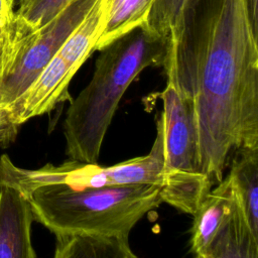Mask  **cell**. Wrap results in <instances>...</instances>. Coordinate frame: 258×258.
I'll use <instances>...</instances> for the list:
<instances>
[{
	"mask_svg": "<svg viewBox=\"0 0 258 258\" xmlns=\"http://www.w3.org/2000/svg\"><path fill=\"white\" fill-rule=\"evenodd\" d=\"M74 0H21L16 15L36 31L51 20Z\"/></svg>",
	"mask_w": 258,
	"mask_h": 258,
	"instance_id": "cell-16",
	"label": "cell"
},
{
	"mask_svg": "<svg viewBox=\"0 0 258 258\" xmlns=\"http://www.w3.org/2000/svg\"><path fill=\"white\" fill-rule=\"evenodd\" d=\"M34 221L58 236L128 238L133 227L162 203L156 184L75 187L48 183L14 187Z\"/></svg>",
	"mask_w": 258,
	"mask_h": 258,
	"instance_id": "cell-3",
	"label": "cell"
},
{
	"mask_svg": "<svg viewBox=\"0 0 258 258\" xmlns=\"http://www.w3.org/2000/svg\"><path fill=\"white\" fill-rule=\"evenodd\" d=\"M53 258H137L128 238L56 237Z\"/></svg>",
	"mask_w": 258,
	"mask_h": 258,
	"instance_id": "cell-13",
	"label": "cell"
},
{
	"mask_svg": "<svg viewBox=\"0 0 258 258\" xmlns=\"http://www.w3.org/2000/svg\"><path fill=\"white\" fill-rule=\"evenodd\" d=\"M227 177L249 227L258 237V146L236 149Z\"/></svg>",
	"mask_w": 258,
	"mask_h": 258,
	"instance_id": "cell-10",
	"label": "cell"
},
{
	"mask_svg": "<svg viewBox=\"0 0 258 258\" xmlns=\"http://www.w3.org/2000/svg\"><path fill=\"white\" fill-rule=\"evenodd\" d=\"M13 6L14 0H0V23L8 21L14 16Z\"/></svg>",
	"mask_w": 258,
	"mask_h": 258,
	"instance_id": "cell-18",
	"label": "cell"
},
{
	"mask_svg": "<svg viewBox=\"0 0 258 258\" xmlns=\"http://www.w3.org/2000/svg\"><path fill=\"white\" fill-rule=\"evenodd\" d=\"M32 32L16 13L0 23V86L13 71Z\"/></svg>",
	"mask_w": 258,
	"mask_h": 258,
	"instance_id": "cell-14",
	"label": "cell"
},
{
	"mask_svg": "<svg viewBox=\"0 0 258 258\" xmlns=\"http://www.w3.org/2000/svg\"><path fill=\"white\" fill-rule=\"evenodd\" d=\"M257 32L249 0H188L166 41L167 84L194 107L213 186L232 151L258 146Z\"/></svg>",
	"mask_w": 258,
	"mask_h": 258,
	"instance_id": "cell-1",
	"label": "cell"
},
{
	"mask_svg": "<svg viewBox=\"0 0 258 258\" xmlns=\"http://www.w3.org/2000/svg\"><path fill=\"white\" fill-rule=\"evenodd\" d=\"M188 0H154L145 27L166 44Z\"/></svg>",
	"mask_w": 258,
	"mask_h": 258,
	"instance_id": "cell-15",
	"label": "cell"
},
{
	"mask_svg": "<svg viewBox=\"0 0 258 258\" xmlns=\"http://www.w3.org/2000/svg\"><path fill=\"white\" fill-rule=\"evenodd\" d=\"M154 0H106L101 33L95 49H103L116 39L146 24Z\"/></svg>",
	"mask_w": 258,
	"mask_h": 258,
	"instance_id": "cell-12",
	"label": "cell"
},
{
	"mask_svg": "<svg viewBox=\"0 0 258 258\" xmlns=\"http://www.w3.org/2000/svg\"><path fill=\"white\" fill-rule=\"evenodd\" d=\"M96 1L74 0L41 28L32 32L13 71L0 86V105H11L28 89Z\"/></svg>",
	"mask_w": 258,
	"mask_h": 258,
	"instance_id": "cell-7",
	"label": "cell"
},
{
	"mask_svg": "<svg viewBox=\"0 0 258 258\" xmlns=\"http://www.w3.org/2000/svg\"><path fill=\"white\" fill-rule=\"evenodd\" d=\"M234 205V192L228 177L223 178L204 198L192 214L189 247L196 256L203 255L223 225L229 219Z\"/></svg>",
	"mask_w": 258,
	"mask_h": 258,
	"instance_id": "cell-9",
	"label": "cell"
},
{
	"mask_svg": "<svg viewBox=\"0 0 258 258\" xmlns=\"http://www.w3.org/2000/svg\"><path fill=\"white\" fill-rule=\"evenodd\" d=\"M33 221L26 199L14 187L0 184V258H36L31 242Z\"/></svg>",
	"mask_w": 258,
	"mask_h": 258,
	"instance_id": "cell-8",
	"label": "cell"
},
{
	"mask_svg": "<svg viewBox=\"0 0 258 258\" xmlns=\"http://www.w3.org/2000/svg\"><path fill=\"white\" fill-rule=\"evenodd\" d=\"M106 9V0H97L79 26L71 33L36 80L9 109L16 123L50 112L68 98V87L89 55L96 50Z\"/></svg>",
	"mask_w": 258,
	"mask_h": 258,
	"instance_id": "cell-6",
	"label": "cell"
},
{
	"mask_svg": "<svg viewBox=\"0 0 258 258\" xmlns=\"http://www.w3.org/2000/svg\"><path fill=\"white\" fill-rule=\"evenodd\" d=\"M250 2V9H251V14H252V18L253 21L255 23V25L258 26V11H257V0H249Z\"/></svg>",
	"mask_w": 258,
	"mask_h": 258,
	"instance_id": "cell-19",
	"label": "cell"
},
{
	"mask_svg": "<svg viewBox=\"0 0 258 258\" xmlns=\"http://www.w3.org/2000/svg\"><path fill=\"white\" fill-rule=\"evenodd\" d=\"M166 44L145 25L105 46L90 83L74 99L63 121L69 159L97 163L118 105L146 68L162 64Z\"/></svg>",
	"mask_w": 258,
	"mask_h": 258,
	"instance_id": "cell-2",
	"label": "cell"
},
{
	"mask_svg": "<svg viewBox=\"0 0 258 258\" xmlns=\"http://www.w3.org/2000/svg\"><path fill=\"white\" fill-rule=\"evenodd\" d=\"M20 125L13 119L8 106L0 105V147H6L14 141Z\"/></svg>",
	"mask_w": 258,
	"mask_h": 258,
	"instance_id": "cell-17",
	"label": "cell"
},
{
	"mask_svg": "<svg viewBox=\"0 0 258 258\" xmlns=\"http://www.w3.org/2000/svg\"><path fill=\"white\" fill-rule=\"evenodd\" d=\"M195 258H199V257H198V256H195Z\"/></svg>",
	"mask_w": 258,
	"mask_h": 258,
	"instance_id": "cell-20",
	"label": "cell"
},
{
	"mask_svg": "<svg viewBox=\"0 0 258 258\" xmlns=\"http://www.w3.org/2000/svg\"><path fill=\"white\" fill-rule=\"evenodd\" d=\"M163 135L161 120L156 121V137L148 154L110 166L69 159L59 165L45 164L38 169L16 166L8 155L0 157V184L12 187L61 183L75 187L125 184L161 186L163 169Z\"/></svg>",
	"mask_w": 258,
	"mask_h": 258,
	"instance_id": "cell-5",
	"label": "cell"
},
{
	"mask_svg": "<svg viewBox=\"0 0 258 258\" xmlns=\"http://www.w3.org/2000/svg\"><path fill=\"white\" fill-rule=\"evenodd\" d=\"M199 258H258V237L234 195L231 215L207 251Z\"/></svg>",
	"mask_w": 258,
	"mask_h": 258,
	"instance_id": "cell-11",
	"label": "cell"
},
{
	"mask_svg": "<svg viewBox=\"0 0 258 258\" xmlns=\"http://www.w3.org/2000/svg\"><path fill=\"white\" fill-rule=\"evenodd\" d=\"M160 98L164 157L160 197L162 202L192 215L213 188L200 167L194 107L167 83Z\"/></svg>",
	"mask_w": 258,
	"mask_h": 258,
	"instance_id": "cell-4",
	"label": "cell"
}]
</instances>
